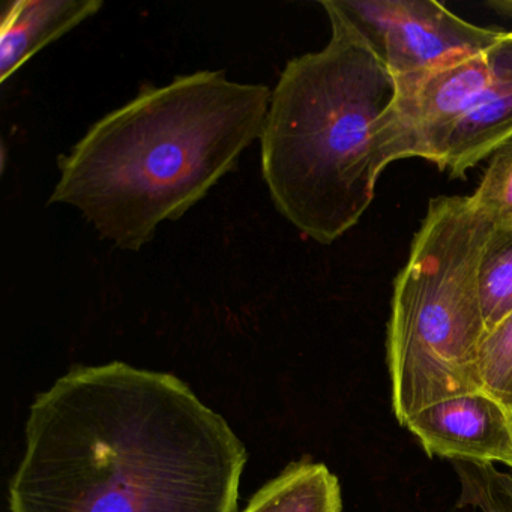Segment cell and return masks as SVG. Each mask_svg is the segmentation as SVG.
<instances>
[{"instance_id": "cell-1", "label": "cell", "mask_w": 512, "mask_h": 512, "mask_svg": "<svg viewBox=\"0 0 512 512\" xmlns=\"http://www.w3.org/2000/svg\"><path fill=\"white\" fill-rule=\"evenodd\" d=\"M247 449L170 373L71 368L41 392L11 512H236Z\"/></svg>"}, {"instance_id": "cell-2", "label": "cell", "mask_w": 512, "mask_h": 512, "mask_svg": "<svg viewBox=\"0 0 512 512\" xmlns=\"http://www.w3.org/2000/svg\"><path fill=\"white\" fill-rule=\"evenodd\" d=\"M271 97L224 71L143 85L59 155L49 205L73 206L101 238L140 251L238 167L262 136Z\"/></svg>"}, {"instance_id": "cell-3", "label": "cell", "mask_w": 512, "mask_h": 512, "mask_svg": "<svg viewBox=\"0 0 512 512\" xmlns=\"http://www.w3.org/2000/svg\"><path fill=\"white\" fill-rule=\"evenodd\" d=\"M331 38L290 59L272 91L260 136L272 202L305 238L328 245L364 217L376 194L371 130L395 83L361 35L320 2Z\"/></svg>"}, {"instance_id": "cell-4", "label": "cell", "mask_w": 512, "mask_h": 512, "mask_svg": "<svg viewBox=\"0 0 512 512\" xmlns=\"http://www.w3.org/2000/svg\"><path fill=\"white\" fill-rule=\"evenodd\" d=\"M491 235L470 197L428 203L395 278L386 329L392 410L403 427L428 406L484 391L481 268Z\"/></svg>"}, {"instance_id": "cell-5", "label": "cell", "mask_w": 512, "mask_h": 512, "mask_svg": "<svg viewBox=\"0 0 512 512\" xmlns=\"http://www.w3.org/2000/svg\"><path fill=\"white\" fill-rule=\"evenodd\" d=\"M394 83L481 55L505 31L482 28L434 0H331Z\"/></svg>"}, {"instance_id": "cell-6", "label": "cell", "mask_w": 512, "mask_h": 512, "mask_svg": "<svg viewBox=\"0 0 512 512\" xmlns=\"http://www.w3.org/2000/svg\"><path fill=\"white\" fill-rule=\"evenodd\" d=\"M491 49L395 83L394 100L371 130L377 178L389 164L407 158H421L443 170L452 133L475 109L490 83Z\"/></svg>"}, {"instance_id": "cell-7", "label": "cell", "mask_w": 512, "mask_h": 512, "mask_svg": "<svg viewBox=\"0 0 512 512\" xmlns=\"http://www.w3.org/2000/svg\"><path fill=\"white\" fill-rule=\"evenodd\" d=\"M404 427L428 457L467 463H502L512 469L509 409L487 391L457 395L428 406Z\"/></svg>"}, {"instance_id": "cell-8", "label": "cell", "mask_w": 512, "mask_h": 512, "mask_svg": "<svg viewBox=\"0 0 512 512\" xmlns=\"http://www.w3.org/2000/svg\"><path fill=\"white\" fill-rule=\"evenodd\" d=\"M491 58L487 89L448 143L443 172L452 179H466L470 169L512 140V32H505L491 49Z\"/></svg>"}, {"instance_id": "cell-9", "label": "cell", "mask_w": 512, "mask_h": 512, "mask_svg": "<svg viewBox=\"0 0 512 512\" xmlns=\"http://www.w3.org/2000/svg\"><path fill=\"white\" fill-rule=\"evenodd\" d=\"M104 7L103 0H13L0 22L2 85L41 50L55 43Z\"/></svg>"}, {"instance_id": "cell-10", "label": "cell", "mask_w": 512, "mask_h": 512, "mask_svg": "<svg viewBox=\"0 0 512 512\" xmlns=\"http://www.w3.org/2000/svg\"><path fill=\"white\" fill-rule=\"evenodd\" d=\"M337 476L310 458L293 461L263 485L241 512H341Z\"/></svg>"}, {"instance_id": "cell-11", "label": "cell", "mask_w": 512, "mask_h": 512, "mask_svg": "<svg viewBox=\"0 0 512 512\" xmlns=\"http://www.w3.org/2000/svg\"><path fill=\"white\" fill-rule=\"evenodd\" d=\"M481 299L488 332L512 314V235L494 232L481 268Z\"/></svg>"}, {"instance_id": "cell-12", "label": "cell", "mask_w": 512, "mask_h": 512, "mask_svg": "<svg viewBox=\"0 0 512 512\" xmlns=\"http://www.w3.org/2000/svg\"><path fill=\"white\" fill-rule=\"evenodd\" d=\"M460 482L455 509L473 508L481 512H512V469L502 472L496 464L452 461Z\"/></svg>"}, {"instance_id": "cell-13", "label": "cell", "mask_w": 512, "mask_h": 512, "mask_svg": "<svg viewBox=\"0 0 512 512\" xmlns=\"http://www.w3.org/2000/svg\"><path fill=\"white\" fill-rule=\"evenodd\" d=\"M469 197L494 232L512 235V140L491 155L478 188Z\"/></svg>"}, {"instance_id": "cell-14", "label": "cell", "mask_w": 512, "mask_h": 512, "mask_svg": "<svg viewBox=\"0 0 512 512\" xmlns=\"http://www.w3.org/2000/svg\"><path fill=\"white\" fill-rule=\"evenodd\" d=\"M482 386L512 409V314L485 337L479 358Z\"/></svg>"}, {"instance_id": "cell-15", "label": "cell", "mask_w": 512, "mask_h": 512, "mask_svg": "<svg viewBox=\"0 0 512 512\" xmlns=\"http://www.w3.org/2000/svg\"><path fill=\"white\" fill-rule=\"evenodd\" d=\"M487 7L491 8L494 13L500 14V16L512 19V0H490V2H487Z\"/></svg>"}, {"instance_id": "cell-16", "label": "cell", "mask_w": 512, "mask_h": 512, "mask_svg": "<svg viewBox=\"0 0 512 512\" xmlns=\"http://www.w3.org/2000/svg\"><path fill=\"white\" fill-rule=\"evenodd\" d=\"M509 416H511V427H512V409L509 410Z\"/></svg>"}]
</instances>
